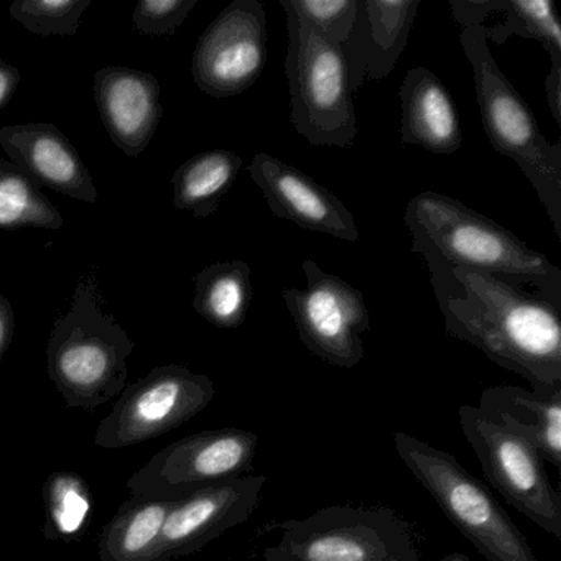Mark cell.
Here are the masks:
<instances>
[{
	"label": "cell",
	"instance_id": "1",
	"mask_svg": "<svg viewBox=\"0 0 561 561\" xmlns=\"http://www.w3.org/2000/svg\"><path fill=\"white\" fill-rule=\"evenodd\" d=\"M430 271L446 333L518 374L535 392L561 389V307L512 282L445 261L412 239Z\"/></svg>",
	"mask_w": 561,
	"mask_h": 561
},
{
	"label": "cell",
	"instance_id": "2",
	"mask_svg": "<svg viewBox=\"0 0 561 561\" xmlns=\"http://www.w3.org/2000/svg\"><path fill=\"white\" fill-rule=\"evenodd\" d=\"M403 221L412 239L445 261L512 282L561 307V268L514 232L436 192L410 199Z\"/></svg>",
	"mask_w": 561,
	"mask_h": 561
},
{
	"label": "cell",
	"instance_id": "3",
	"mask_svg": "<svg viewBox=\"0 0 561 561\" xmlns=\"http://www.w3.org/2000/svg\"><path fill=\"white\" fill-rule=\"evenodd\" d=\"M461 25L465 57L474 75L476 98L485 136L495 152L522 170L561 239V144H550L537 117L502 73L489 50L484 21L453 14Z\"/></svg>",
	"mask_w": 561,
	"mask_h": 561
},
{
	"label": "cell",
	"instance_id": "4",
	"mask_svg": "<svg viewBox=\"0 0 561 561\" xmlns=\"http://www.w3.org/2000/svg\"><path fill=\"white\" fill-rule=\"evenodd\" d=\"M93 275L80 278L70 308L55 321L47 344L48 377L70 409L91 410L121 396L136 350L123 327L104 313Z\"/></svg>",
	"mask_w": 561,
	"mask_h": 561
},
{
	"label": "cell",
	"instance_id": "5",
	"mask_svg": "<svg viewBox=\"0 0 561 561\" xmlns=\"http://www.w3.org/2000/svg\"><path fill=\"white\" fill-rule=\"evenodd\" d=\"M397 455L443 514L488 561H538L494 495L455 456L409 433L393 435Z\"/></svg>",
	"mask_w": 561,
	"mask_h": 561
},
{
	"label": "cell",
	"instance_id": "6",
	"mask_svg": "<svg viewBox=\"0 0 561 561\" xmlns=\"http://www.w3.org/2000/svg\"><path fill=\"white\" fill-rule=\"evenodd\" d=\"M278 527L264 561H422L412 525L389 507L330 505Z\"/></svg>",
	"mask_w": 561,
	"mask_h": 561
},
{
	"label": "cell",
	"instance_id": "7",
	"mask_svg": "<svg viewBox=\"0 0 561 561\" xmlns=\"http://www.w3.org/2000/svg\"><path fill=\"white\" fill-rule=\"evenodd\" d=\"M285 18L290 123L311 146L351 149L357 119L343 48L324 41L290 11Z\"/></svg>",
	"mask_w": 561,
	"mask_h": 561
},
{
	"label": "cell",
	"instance_id": "8",
	"mask_svg": "<svg viewBox=\"0 0 561 561\" xmlns=\"http://www.w3.org/2000/svg\"><path fill=\"white\" fill-rule=\"evenodd\" d=\"M259 438L242 428L206 430L176 439L127 479L133 497L182 501L251 471Z\"/></svg>",
	"mask_w": 561,
	"mask_h": 561
},
{
	"label": "cell",
	"instance_id": "9",
	"mask_svg": "<svg viewBox=\"0 0 561 561\" xmlns=\"http://www.w3.org/2000/svg\"><path fill=\"white\" fill-rule=\"evenodd\" d=\"M215 393V383L205 374L180 364L156 367L127 383L98 425L94 445L121 449L159 438L199 415Z\"/></svg>",
	"mask_w": 561,
	"mask_h": 561
},
{
	"label": "cell",
	"instance_id": "10",
	"mask_svg": "<svg viewBox=\"0 0 561 561\" xmlns=\"http://www.w3.org/2000/svg\"><path fill=\"white\" fill-rule=\"evenodd\" d=\"M458 415L489 484L545 534L561 538V495L545 472L540 453L485 419L478 407L462 405Z\"/></svg>",
	"mask_w": 561,
	"mask_h": 561
},
{
	"label": "cell",
	"instance_id": "11",
	"mask_svg": "<svg viewBox=\"0 0 561 561\" xmlns=\"http://www.w3.org/2000/svg\"><path fill=\"white\" fill-rule=\"evenodd\" d=\"M304 274L305 290L282 291L298 337L324 363L343 369L356 367L364 357V333L370 330L363 291L313 261H304Z\"/></svg>",
	"mask_w": 561,
	"mask_h": 561
},
{
	"label": "cell",
	"instance_id": "12",
	"mask_svg": "<svg viewBox=\"0 0 561 561\" xmlns=\"http://www.w3.org/2000/svg\"><path fill=\"white\" fill-rule=\"evenodd\" d=\"M267 18L261 0H234L208 25L192 58L196 88L208 96H238L267 65Z\"/></svg>",
	"mask_w": 561,
	"mask_h": 561
},
{
	"label": "cell",
	"instance_id": "13",
	"mask_svg": "<svg viewBox=\"0 0 561 561\" xmlns=\"http://www.w3.org/2000/svg\"><path fill=\"white\" fill-rule=\"evenodd\" d=\"M265 482V476H242L176 501L163 525L156 561L188 557L245 524L261 502Z\"/></svg>",
	"mask_w": 561,
	"mask_h": 561
},
{
	"label": "cell",
	"instance_id": "14",
	"mask_svg": "<svg viewBox=\"0 0 561 561\" xmlns=\"http://www.w3.org/2000/svg\"><path fill=\"white\" fill-rule=\"evenodd\" d=\"M248 172L277 218L307 231L359 241V228L351 209L304 170L261 152L252 159Z\"/></svg>",
	"mask_w": 561,
	"mask_h": 561
},
{
	"label": "cell",
	"instance_id": "15",
	"mask_svg": "<svg viewBox=\"0 0 561 561\" xmlns=\"http://www.w3.org/2000/svg\"><path fill=\"white\" fill-rule=\"evenodd\" d=\"M0 147L34 185L94 205L96 183L71 140L54 124H14L0 129Z\"/></svg>",
	"mask_w": 561,
	"mask_h": 561
},
{
	"label": "cell",
	"instance_id": "16",
	"mask_svg": "<svg viewBox=\"0 0 561 561\" xmlns=\"http://www.w3.org/2000/svg\"><path fill=\"white\" fill-rule=\"evenodd\" d=\"M160 83L149 71L103 67L94 73V100L107 136L129 159L152 142L163 116Z\"/></svg>",
	"mask_w": 561,
	"mask_h": 561
},
{
	"label": "cell",
	"instance_id": "17",
	"mask_svg": "<svg viewBox=\"0 0 561 561\" xmlns=\"http://www.w3.org/2000/svg\"><path fill=\"white\" fill-rule=\"evenodd\" d=\"M422 0H357L356 22L344 45L351 91L389 77L402 57Z\"/></svg>",
	"mask_w": 561,
	"mask_h": 561
},
{
	"label": "cell",
	"instance_id": "18",
	"mask_svg": "<svg viewBox=\"0 0 561 561\" xmlns=\"http://www.w3.org/2000/svg\"><path fill=\"white\" fill-rule=\"evenodd\" d=\"M402 144L436 156H453L462 146L461 121L451 94L428 68H413L400 87Z\"/></svg>",
	"mask_w": 561,
	"mask_h": 561
},
{
	"label": "cell",
	"instance_id": "19",
	"mask_svg": "<svg viewBox=\"0 0 561 561\" xmlns=\"http://www.w3.org/2000/svg\"><path fill=\"white\" fill-rule=\"evenodd\" d=\"M478 409L495 425L530 443L543 461L561 468V389L535 392L492 386L482 392Z\"/></svg>",
	"mask_w": 561,
	"mask_h": 561
},
{
	"label": "cell",
	"instance_id": "20",
	"mask_svg": "<svg viewBox=\"0 0 561 561\" xmlns=\"http://www.w3.org/2000/svg\"><path fill=\"white\" fill-rule=\"evenodd\" d=\"M176 501L133 497L103 528L100 561H156L163 525Z\"/></svg>",
	"mask_w": 561,
	"mask_h": 561
},
{
	"label": "cell",
	"instance_id": "21",
	"mask_svg": "<svg viewBox=\"0 0 561 561\" xmlns=\"http://www.w3.org/2000/svg\"><path fill=\"white\" fill-rule=\"evenodd\" d=\"M242 167L244 160L232 150L216 149L193 156L173 173V206L196 218H209L218 211Z\"/></svg>",
	"mask_w": 561,
	"mask_h": 561
},
{
	"label": "cell",
	"instance_id": "22",
	"mask_svg": "<svg viewBox=\"0 0 561 561\" xmlns=\"http://www.w3.org/2000/svg\"><path fill=\"white\" fill-rule=\"evenodd\" d=\"M251 277V265L244 261L208 265L196 274L193 308L219 330L242 327L254 297Z\"/></svg>",
	"mask_w": 561,
	"mask_h": 561
},
{
	"label": "cell",
	"instance_id": "23",
	"mask_svg": "<svg viewBox=\"0 0 561 561\" xmlns=\"http://www.w3.org/2000/svg\"><path fill=\"white\" fill-rule=\"evenodd\" d=\"M65 219L57 206L31 182L14 163L0 159V229L64 228Z\"/></svg>",
	"mask_w": 561,
	"mask_h": 561
},
{
	"label": "cell",
	"instance_id": "24",
	"mask_svg": "<svg viewBox=\"0 0 561 561\" xmlns=\"http://www.w3.org/2000/svg\"><path fill=\"white\" fill-rule=\"evenodd\" d=\"M44 499L45 537L65 543L80 540L93 514V494L88 482L71 471L54 472L45 482Z\"/></svg>",
	"mask_w": 561,
	"mask_h": 561
},
{
	"label": "cell",
	"instance_id": "25",
	"mask_svg": "<svg viewBox=\"0 0 561 561\" xmlns=\"http://www.w3.org/2000/svg\"><path fill=\"white\" fill-rule=\"evenodd\" d=\"M495 9L504 14V22L495 31H488L489 38L504 44L512 35L540 42L551 64L561 65V24L551 0H494ZM485 27V25H484Z\"/></svg>",
	"mask_w": 561,
	"mask_h": 561
},
{
	"label": "cell",
	"instance_id": "26",
	"mask_svg": "<svg viewBox=\"0 0 561 561\" xmlns=\"http://www.w3.org/2000/svg\"><path fill=\"white\" fill-rule=\"evenodd\" d=\"M93 0H15L9 15L41 37H73Z\"/></svg>",
	"mask_w": 561,
	"mask_h": 561
},
{
	"label": "cell",
	"instance_id": "27",
	"mask_svg": "<svg viewBox=\"0 0 561 561\" xmlns=\"http://www.w3.org/2000/svg\"><path fill=\"white\" fill-rule=\"evenodd\" d=\"M280 5L334 47L344 48L350 41L357 0H280Z\"/></svg>",
	"mask_w": 561,
	"mask_h": 561
},
{
	"label": "cell",
	"instance_id": "28",
	"mask_svg": "<svg viewBox=\"0 0 561 561\" xmlns=\"http://www.w3.org/2000/svg\"><path fill=\"white\" fill-rule=\"evenodd\" d=\"M196 4L198 0H140L134 9V27L147 37H170Z\"/></svg>",
	"mask_w": 561,
	"mask_h": 561
},
{
	"label": "cell",
	"instance_id": "29",
	"mask_svg": "<svg viewBox=\"0 0 561 561\" xmlns=\"http://www.w3.org/2000/svg\"><path fill=\"white\" fill-rule=\"evenodd\" d=\"M15 331V313L11 301L0 294V366L11 346Z\"/></svg>",
	"mask_w": 561,
	"mask_h": 561
},
{
	"label": "cell",
	"instance_id": "30",
	"mask_svg": "<svg viewBox=\"0 0 561 561\" xmlns=\"http://www.w3.org/2000/svg\"><path fill=\"white\" fill-rule=\"evenodd\" d=\"M21 80L22 75L18 67L0 60V111L11 103L12 98L18 93Z\"/></svg>",
	"mask_w": 561,
	"mask_h": 561
},
{
	"label": "cell",
	"instance_id": "31",
	"mask_svg": "<svg viewBox=\"0 0 561 561\" xmlns=\"http://www.w3.org/2000/svg\"><path fill=\"white\" fill-rule=\"evenodd\" d=\"M547 100L553 119L561 126V65L551 64L550 73L547 77Z\"/></svg>",
	"mask_w": 561,
	"mask_h": 561
},
{
	"label": "cell",
	"instance_id": "32",
	"mask_svg": "<svg viewBox=\"0 0 561 561\" xmlns=\"http://www.w3.org/2000/svg\"><path fill=\"white\" fill-rule=\"evenodd\" d=\"M438 561H472L471 558L466 557L462 553H448L445 557L439 558Z\"/></svg>",
	"mask_w": 561,
	"mask_h": 561
}]
</instances>
